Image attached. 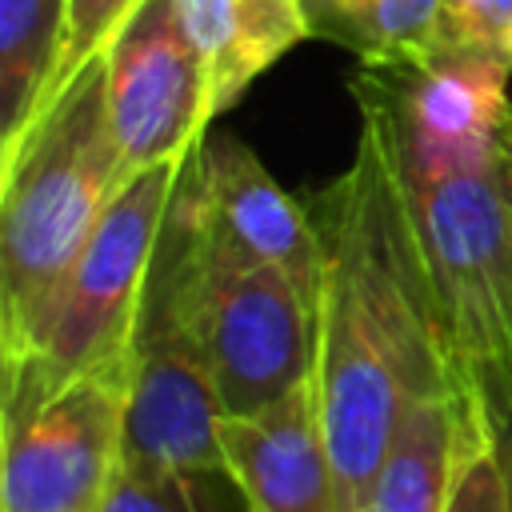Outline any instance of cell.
<instances>
[{
  "label": "cell",
  "mask_w": 512,
  "mask_h": 512,
  "mask_svg": "<svg viewBox=\"0 0 512 512\" xmlns=\"http://www.w3.org/2000/svg\"><path fill=\"white\" fill-rule=\"evenodd\" d=\"M224 476L248 512H332V468L312 380L256 416L220 420Z\"/></svg>",
  "instance_id": "cell-10"
},
{
  "label": "cell",
  "mask_w": 512,
  "mask_h": 512,
  "mask_svg": "<svg viewBox=\"0 0 512 512\" xmlns=\"http://www.w3.org/2000/svg\"><path fill=\"white\" fill-rule=\"evenodd\" d=\"M512 64L440 44L436 52L360 68L352 96L376 120L404 176L436 180L496 164L512 148Z\"/></svg>",
  "instance_id": "cell-5"
},
{
  "label": "cell",
  "mask_w": 512,
  "mask_h": 512,
  "mask_svg": "<svg viewBox=\"0 0 512 512\" xmlns=\"http://www.w3.org/2000/svg\"><path fill=\"white\" fill-rule=\"evenodd\" d=\"M448 512H512L508 496V464L500 452V436L492 428H476L448 496Z\"/></svg>",
  "instance_id": "cell-17"
},
{
  "label": "cell",
  "mask_w": 512,
  "mask_h": 512,
  "mask_svg": "<svg viewBox=\"0 0 512 512\" xmlns=\"http://www.w3.org/2000/svg\"><path fill=\"white\" fill-rule=\"evenodd\" d=\"M196 312L224 416H256L312 380L316 308L276 268L220 260L200 240Z\"/></svg>",
  "instance_id": "cell-7"
},
{
  "label": "cell",
  "mask_w": 512,
  "mask_h": 512,
  "mask_svg": "<svg viewBox=\"0 0 512 512\" xmlns=\"http://www.w3.org/2000/svg\"><path fill=\"white\" fill-rule=\"evenodd\" d=\"M128 180L100 56L0 152V368L36 352L68 272Z\"/></svg>",
  "instance_id": "cell-2"
},
{
  "label": "cell",
  "mask_w": 512,
  "mask_h": 512,
  "mask_svg": "<svg viewBox=\"0 0 512 512\" xmlns=\"http://www.w3.org/2000/svg\"><path fill=\"white\" fill-rule=\"evenodd\" d=\"M500 452H504V464H508V496H512V424L500 432Z\"/></svg>",
  "instance_id": "cell-19"
},
{
  "label": "cell",
  "mask_w": 512,
  "mask_h": 512,
  "mask_svg": "<svg viewBox=\"0 0 512 512\" xmlns=\"http://www.w3.org/2000/svg\"><path fill=\"white\" fill-rule=\"evenodd\" d=\"M208 476L120 464L100 512H216L204 496Z\"/></svg>",
  "instance_id": "cell-16"
},
{
  "label": "cell",
  "mask_w": 512,
  "mask_h": 512,
  "mask_svg": "<svg viewBox=\"0 0 512 512\" xmlns=\"http://www.w3.org/2000/svg\"><path fill=\"white\" fill-rule=\"evenodd\" d=\"M444 0H304L316 40L352 52L364 68L408 64L440 48Z\"/></svg>",
  "instance_id": "cell-13"
},
{
  "label": "cell",
  "mask_w": 512,
  "mask_h": 512,
  "mask_svg": "<svg viewBox=\"0 0 512 512\" xmlns=\"http://www.w3.org/2000/svg\"><path fill=\"white\" fill-rule=\"evenodd\" d=\"M400 184L452 364L500 436L512 424V148L488 168L436 180L400 172Z\"/></svg>",
  "instance_id": "cell-3"
},
{
  "label": "cell",
  "mask_w": 512,
  "mask_h": 512,
  "mask_svg": "<svg viewBox=\"0 0 512 512\" xmlns=\"http://www.w3.org/2000/svg\"><path fill=\"white\" fill-rule=\"evenodd\" d=\"M108 120L128 176L188 156L212 124L208 76L172 0H144L104 52Z\"/></svg>",
  "instance_id": "cell-9"
},
{
  "label": "cell",
  "mask_w": 512,
  "mask_h": 512,
  "mask_svg": "<svg viewBox=\"0 0 512 512\" xmlns=\"http://www.w3.org/2000/svg\"><path fill=\"white\" fill-rule=\"evenodd\" d=\"M204 76L212 120L244 100V92L296 44L312 40L304 0H172Z\"/></svg>",
  "instance_id": "cell-11"
},
{
  "label": "cell",
  "mask_w": 512,
  "mask_h": 512,
  "mask_svg": "<svg viewBox=\"0 0 512 512\" xmlns=\"http://www.w3.org/2000/svg\"><path fill=\"white\" fill-rule=\"evenodd\" d=\"M476 428H492L456 396H428L404 420L372 488L368 512H448L460 456ZM496 432V428H492Z\"/></svg>",
  "instance_id": "cell-12"
},
{
  "label": "cell",
  "mask_w": 512,
  "mask_h": 512,
  "mask_svg": "<svg viewBox=\"0 0 512 512\" xmlns=\"http://www.w3.org/2000/svg\"><path fill=\"white\" fill-rule=\"evenodd\" d=\"M140 4L144 0H64V36H60V52H56V68H52L44 104L52 96H60L92 60H100L108 52L116 32L128 24V16Z\"/></svg>",
  "instance_id": "cell-15"
},
{
  "label": "cell",
  "mask_w": 512,
  "mask_h": 512,
  "mask_svg": "<svg viewBox=\"0 0 512 512\" xmlns=\"http://www.w3.org/2000/svg\"><path fill=\"white\" fill-rule=\"evenodd\" d=\"M180 164L184 156L136 172L108 204L60 288L36 352L0 368V408L36 404L92 368H128L140 300Z\"/></svg>",
  "instance_id": "cell-4"
},
{
  "label": "cell",
  "mask_w": 512,
  "mask_h": 512,
  "mask_svg": "<svg viewBox=\"0 0 512 512\" xmlns=\"http://www.w3.org/2000/svg\"><path fill=\"white\" fill-rule=\"evenodd\" d=\"M128 368H92L0 408V512H100L124 464Z\"/></svg>",
  "instance_id": "cell-6"
},
{
  "label": "cell",
  "mask_w": 512,
  "mask_h": 512,
  "mask_svg": "<svg viewBox=\"0 0 512 512\" xmlns=\"http://www.w3.org/2000/svg\"><path fill=\"white\" fill-rule=\"evenodd\" d=\"M308 208L324 236L312 392L332 468V512H368L400 420L428 396L472 400L452 364L408 196L376 120L360 124L356 160L308 196Z\"/></svg>",
  "instance_id": "cell-1"
},
{
  "label": "cell",
  "mask_w": 512,
  "mask_h": 512,
  "mask_svg": "<svg viewBox=\"0 0 512 512\" xmlns=\"http://www.w3.org/2000/svg\"><path fill=\"white\" fill-rule=\"evenodd\" d=\"M64 36V0H0V152L44 108Z\"/></svg>",
  "instance_id": "cell-14"
},
{
  "label": "cell",
  "mask_w": 512,
  "mask_h": 512,
  "mask_svg": "<svg viewBox=\"0 0 512 512\" xmlns=\"http://www.w3.org/2000/svg\"><path fill=\"white\" fill-rule=\"evenodd\" d=\"M184 184L200 240L220 260L268 264L288 276L316 308L324 288V236L308 200L276 184L264 160L236 136H204L184 156Z\"/></svg>",
  "instance_id": "cell-8"
},
{
  "label": "cell",
  "mask_w": 512,
  "mask_h": 512,
  "mask_svg": "<svg viewBox=\"0 0 512 512\" xmlns=\"http://www.w3.org/2000/svg\"><path fill=\"white\" fill-rule=\"evenodd\" d=\"M440 44L512 64V0H444Z\"/></svg>",
  "instance_id": "cell-18"
}]
</instances>
